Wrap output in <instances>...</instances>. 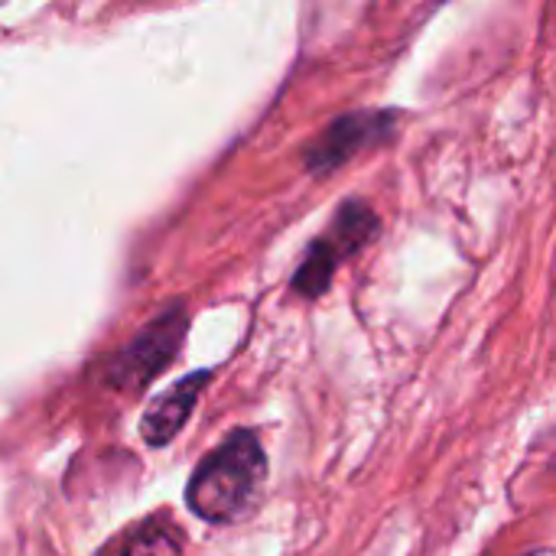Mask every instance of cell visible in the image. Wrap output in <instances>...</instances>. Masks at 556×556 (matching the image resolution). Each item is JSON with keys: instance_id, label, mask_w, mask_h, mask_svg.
Wrapping results in <instances>:
<instances>
[{"instance_id": "8992f818", "label": "cell", "mask_w": 556, "mask_h": 556, "mask_svg": "<svg viewBox=\"0 0 556 556\" xmlns=\"http://www.w3.org/2000/svg\"><path fill=\"white\" fill-rule=\"evenodd\" d=\"M339 264H342V254L332 248V241H329L326 235L316 238V241L309 244V251H306L300 270L293 274V290H296L300 296H306V300L323 296V293L329 290V283H332Z\"/></svg>"}, {"instance_id": "3957f363", "label": "cell", "mask_w": 556, "mask_h": 556, "mask_svg": "<svg viewBox=\"0 0 556 556\" xmlns=\"http://www.w3.org/2000/svg\"><path fill=\"white\" fill-rule=\"evenodd\" d=\"M182 336H186V309L182 306H173L166 309L163 316H156L111 365L108 378L117 384V388H127V391H137L143 388L150 378H156L179 352L182 345Z\"/></svg>"}, {"instance_id": "7a4b0ae2", "label": "cell", "mask_w": 556, "mask_h": 556, "mask_svg": "<svg viewBox=\"0 0 556 556\" xmlns=\"http://www.w3.org/2000/svg\"><path fill=\"white\" fill-rule=\"evenodd\" d=\"M397 127V111H352L336 117L326 130H319V137L313 143H306L303 160L309 166V173L326 176L332 169H339L342 163L355 160L362 150L378 147L381 140H388Z\"/></svg>"}, {"instance_id": "52a82bcc", "label": "cell", "mask_w": 556, "mask_h": 556, "mask_svg": "<svg viewBox=\"0 0 556 556\" xmlns=\"http://www.w3.org/2000/svg\"><path fill=\"white\" fill-rule=\"evenodd\" d=\"M124 556H179V541L163 528H147L127 544Z\"/></svg>"}, {"instance_id": "277c9868", "label": "cell", "mask_w": 556, "mask_h": 556, "mask_svg": "<svg viewBox=\"0 0 556 556\" xmlns=\"http://www.w3.org/2000/svg\"><path fill=\"white\" fill-rule=\"evenodd\" d=\"M208 378H212L208 371H195V375L182 378L179 384H173L169 391H163L160 397H153V404L143 410V420H140V433L150 446H166L169 440L179 437V430L192 417L195 401L205 391Z\"/></svg>"}, {"instance_id": "ba28073f", "label": "cell", "mask_w": 556, "mask_h": 556, "mask_svg": "<svg viewBox=\"0 0 556 556\" xmlns=\"http://www.w3.org/2000/svg\"><path fill=\"white\" fill-rule=\"evenodd\" d=\"M551 463L556 466V433H554V440H551Z\"/></svg>"}, {"instance_id": "5b68a950", "label": "cell", "mask_w": 556, "mask_h": 556, "mask_svg": "<svg viewBox=\"0 0 556 556\" xmlns=\"http://www.w3.org/2000/svg\"><path fill=\"white\" fill-rule=\"evenodd\" d=\"M375 235H378V215L365 202H358V199L342 202L336 218H332V225H329V231H326V238L342 254V261L352 257L355 251H362Z\"/></svg>"}, {"instance_id": "9c48e42d", "label": "cell", "mask_w": 556, "mask_h": 556, "mask_svg": "<svg viewBox=\"0 0 556 556\" xmlns=\"http://www.w3.org/2000/svg\"><path fill=\"white\" fill-rule=\"evenodd\" d=\"M531 556H556L554 551H538V554H531Z\"/></svg>"}, {"instance_id": "6da1fadb", "label": "cell", "mask_w": 556, "mask_h": 556, "mask_svg": "<svg viewBox=\"0 0 556 556\" xmlns=\"http://www.w3.org/2000/svg\"><path fill=\"white\" fill-rule=\"evenodd\" d=\"M267 482V456L251 430L231 433L189 479L186 505L208 525H235L257 505Z\"/></svg>"}]
</instances>
